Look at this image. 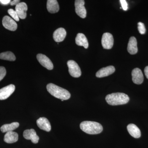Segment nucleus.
<instances>
[{
    "instance_id": "nucleus-4",
    "label": "nucleus",
    "mask_w": 148,
    "mask_h": 148,
    "mask_svg": "<svg viewBox=\"0 0 148 148\" xmlns=\"http://www.w3.org/2000/svg\"><path fill=\"white\" fill-rule=\"evenodd\" d=\"M69 69V73L71 76L77 78L81 75L82 72L80 68L75 61L69 60L67 62Z\"/></svg>"
},
{
    "instance_id": "nucleus-15",
    "label": "nucleus",
    "mask_w": 148,
    "mask_h": 148,
    "mask_svg": "<svg viewBox=\"0 0 148 148\" xmlns=\"http://www.w3.org/2000/svg\"><path fill=\"white\" fill-rule=\"evenodd\" d=\"M66 36V30L63 28H58L53 33V38L56 42H61L64 41Z\"/></svg>"
},
{
    "instance_id": "nucleus-17",
    "label": "nucleus",
    "mask_w": 148,
    "mask_h": 148,
    "mask_svg": "<svg viewBox=\"0 0 148 148\" xmlns=\"http://www.w3.org/2000/svg\"><path fill=\"white\" fill-rule=\"evenodd\" d=\"M127 130L129 134L133 138H139L141 137V131L135 125L132 123L128 125L127 126Z\"/></svg>"
},
{
    "instance_id": "nucleus-18",
    "label": "nucleus",
    "mask_w": 148,
    "mask_h": 148,
    "mask_svg": "<svg viewBox=\"0 0 148 148\" xmlns=\"http://www.w3.org/2000/svg\"><path fill=\"white\" fill-rule=\"evenodd\" d=\"M47 8L49 12L51 13H55L59 10V5L56 0H48Z\"/></svg>"
},
{
    "instance_id": "nucleus-14",
    "label": "nucleus",
    "mask_w": 148,
    "mask_h": 148,
    "mask_svg": "<svg viewBox=\"0 0 148 148\" xmlns=\"http://www.w3.org/2000/svg\"><path fill=\"white\" fill-rule=\"evenodd\" d=\"M37 124L40 129L49 132L51 130V125L48 120L45 117L40 118L37 120Z\"/></svg>"
},
{
    "instance_id": "nucleus-11",
    "label": "nucleus",
    "mask_w": 148,
    "mask_h": 148,
    "mask_svg": "<svg viewBox=\"0 0 148 148\" xmlns=\"http://www.w3.org/2000/svg\"><path fill=\"white\" fill-rule=\"evenodd\" d=\"M132 80L135 84H140L144 81V76L140 69L135 68L132 72Z\"/></svg>"
},
{
    "instance_id": "nucleus-3",
    "label": "nucleus",
    "mask_w": 148,
    "mask_h": 148,
    "mask_svg": "<svg viewBox=\"0 0 148 148\" xmlns=\"http://www.w3.org/2000/svg\"><path fill=\"white\" fill-rule=\"evenodd\" d=\"M80 127L83 131L90 135L99 134L103 130L102 125L94 121H83L80 124Z\"/></svg>"
},
{
    "instance_id": "nucleus-25",
    "label": "nucleus",
    "mask_w": 148,
    "mask_h": 148,
    "mask_svg": "<svg viewBox=\"0 0 148 148\" xmlns=\"http://www.w3.org/2000/svg\"><path fill=\"white\" fill-rule=\"evenodd\" d=\"M6 74L5 68L2 66H0V81L3 79Z\"/></svg>"
},
{
    "instance_id": "nucleus-2",
    "label": "nucleus",
    "mask_w": 148,
    "mask_h": 148,
    "mask_svg": "<svg viewBox=\"0 0 148 148\" xmlns=\"http://www.w3.org/2000/svg\"><path fill=\"white\" fill-rule=\"evenodd\" d=\"M47 89L51 95L61 100H67L71 97V94L68 90L53 84H48Z\"/></svg>"
},
{
    "instance_id": "nucleus-21",
    "label": "nucleus",
    "mask_w": 148,
    "mask_h": 148,
    "mask_svg": "<svg viewBox=\"0 0 148 148\" xmlns=\"http://www.w3.org/2000/svg\"><path fill=\"white\" fill-rule=\"evenodd\" d=\"M19 124L18 122H13L10 124L3 125L1 127L2 132H7L13 131L19 126Z\"/></svg>"
},
{
    "instance_id": "nucleus-29",
    "label": "nucleus",
    "mask_w": 148,
    "mask_h": 148,
    "mask_svg": "<svg viewBox=\"0 0 148 148\" xmlns=\"http://www.w3.org/2000/svg\"><path fill=\"white\" fill-rule=\"evenodd\" d=\"M144 72H145V75L146 77L148 79V66H146L145 70H144Z\"/></svg>"
},
{
    "instance_id": "nucleus-22",
    "label": "nucleus",
    "mask_w": 148,
    "mask_h": 148,
    "mask_svg": "<svg viewBox=\"0 0 148 148\" xmlns=\"http://www.w3.org/2000/svg\"><path fill=\"white\" fill-rule=\"evenodd\" d=\"M0 59L9 61H14L16 60V57L12 52L6 51L0 53Z\"/></svg>"
},
{
    "instance_id": "nucleus-12",
    "label": "nucleus",
    "mask_w": 148,
    "mask_h": 148,
    "mask_svg": "<svg viewBox=\"0 0 148 148\" xmlns=\"http://www.w3.org/2000/svg\"><path fill=\"white\" fill-rule=\"evenodd\" d=\"M28 7L27 4L24 2L19 3L15 7V11L18 17L21 19H25L27 17V11Z\"/></svg>"
},
{
    "instance_id": "nucleus-19",
    "label": "nucleus",
    "mask_w": 148,
    "mask_h": 148,
    "mask_svg": "<svg viewBox=\"0 0 148 148\" xmlns=\"http://www.w3.org/2000/svg\"><path fill=\"white\" fill-rule=\"evenodd\" d=\"M75 42L77 45L84 47L85 49L88 47V42L87 39L84 34L79 33L75 38Z\"/></svg>"
},
{
    "instance_id": "nucleus-23",
    "label": "nucleus",
    "mask_w": 148,
    "mask_h": 148,
    "mask_svg": "<svg viewBox=\"0 0 148 148\" xmlns=\"http://www.w3.org/2000/svg\"><path fill=\"white\" fill-rule=\"evenodd\" d=\"M8 13L14 20L16 21H19V18L16 11H14L12 9H10L8 10Z\"/></svg>"
},
{
    "instance_id": "nucleus-1",
    "label": "nucleus",
    "mask_w": 148,
    "mask_h": 148,
    "mask_svg": "<svg viewBox=\"0 0 148 148\" xmlns=\"http://www.w3.org/2000/svg\"><path fill=\"white\" fill-rule=\"evenodd\" d=\"M106 100L109 105L115 106L127 104L129 102L130 98L125 93L116 92L107 95Z\"/></svg>"
},
{
    "instance_id": "nucleus-5",
    "label": "nucleus",
    "mask_w": 148,
    "mask_h": 148,
    "mask_svg": "<svg viewBox=\"0 0 148 148\" xmlns=\"http://www.w3.org/2000/svg\"><path fill=\"white\" fill-rule=\"evenodd\" d=\"M102 45L105 49L112 48L114 45V38L112 35L109 33H104L102 38Z\"/></svg>"
},
{
    "instance_id": "nucleus-20",
    "label": "nucleus",
    "mask_w": 148,
    "mask_h": 148,
    "mask_svg": "<svg viewBox=\"0 0 148 148\" xmlns=\"http://www.w3.org/2000/svg\"><path fill=\"white\" fill-rule=\"evenodd\" d=\"M18 140V134L13 131L6 132L4 138V141L8 144L16 143Z\"/></svg>"
},
{
    "instance_id": "nucleus-16",
    "label": "nucleus",
    "mask_w": 148,
    "mask_h": 148,
    "mask_svg": "<svg viewBox=\"0 0 148 148\" xmlns=\"http://www.w3.org/2000/svg\"><path fill=\"white\" fill-rule=\"evenodd\" d=\"M127 50L128 52L132 55L136 54L138 52L137 41L135 37H130L127 45Z\"/></svg>"
},
{
    "instance_id": "nucleus-24",
    "label": "nucleus",
    "mask_w": 148,
    "mask_h": 148,
    "mask_svg": "<svg viewBox=\"0 0 148 148\" xmlns=\"http://www.w3.org/2000/svg\"><path fill=\"white\" fill-rule=\"evenodd\" d=\"M138 29L139 33L141 34H144L146 33V28L145 24L141 22H139L138 23Z\"/></svg>"
},
{
    "instance_id": "nucleus-26",
    "label": "nucleus",
    "mask_w": 148,
    "mask_h": 148,
    "mask_svg": "<svg viewBox=\"0 0 148 148\" xmlns=\"http://www.w3.org/2000/svg\"><path fill=\"white\" fill-rule=\"evenodd\" d=\"M120 2L121 4L123 9L124 10H127L128 9V6H127V3L126 1L125 0H120Z\"/></svg>"
},
{
    "instance_id": "nucleus-28",
    "label": "nucleus",
    "mask_w": 148,
    "mask_h": 148,
    "mask_svg": "<svg viewBox=\"0 0 148 148\" xmlns=\"http://www.w3.org/2000/svg\"><path fill=\"white\" fill-rule=\"evenodd\" d=\"M19 3H20V1L19 0H14V1H11L10 4L11 5H16Z\"/></svg>"
},
{
    "instance_id": "nucleus-9",
    "label": "nucleus",
    "mask_w": 148,
    "mask_h": 148,
    "mask_svg": "<svg viewBox=\"0 0 148 148\" xmlns=\"http://www.w3.org/2000/svg\"><path fill=\"white\" fill-rule=\"evenodd\" d=\"M2 24L3 26L6 29L10 31H15L17 29V25L16 22L8 16H4L3 18Z\"/></svg>"
},
{
    "instance_id": "nucleus-6",
    "label": "nucleus",
    "mask_w": 148,
    "mask_h": 148,
    "mask_svg": "<svg viewBox=\"0 0 148 148\" xmlns=\"http://www.w3.org/2000/svg\"><path fill=\"white\" fill-rule=\"evenodd\" d=\"M84 0H76L75 1V7L77 14L82 18H85L86 16V10L84 7Z\"/></svg>"
},
{
    "instance_id": "nucleus-8",
    "label": "nucleus",
    "mask_w": 148,
    "mask_h": 148,
    "mask_svg": "<svg viewBox=\"0 0 148 148\" xmlns=\"http://www.w3.org/2000/svg\"><path fill=\"white\" fill-rule=\"evenodd\" d=\"M37 58L41 65L48 70H51L53 69V66L52 62L46 56L39 53L37 55Z\"/></svg>"
},
{
    "instance_id": "nucleus-7",
    "label": "nucleus",
    "mask_w": 148,
    "mask_h": 148,
    "mask_svg": "<svg viewBox=\"0 0 148 148\" xmlns=\"http://www.w3.org/2000/svg\"><path fill=\"white\" fill-rule=\"evenodd\" d=\"M15 86L10 84L0 89V100L7 99L15 90Z\"/></svg>"
},
{
    "instance_id": "nucleus-27",
    "label": "nucleus",
    "mask_w": 148,
    "mask_h": 148,
    "mask_svg": "<svg viewBox=\"0 0 148 148\" xmlns=\"http://www.w3.org/2000/svg\"><path fill=\"white\" fill-rule=\"evenodd\" d=\"M10 0H0V3L3 5H7L10 3Z\"/></svg>"
},
{
    "instance_id": "nucleus-10",
    "label": "nucleus",
    "mask_w": 148,
    "mask_h": 148,
    "mask_svg": "<svg viewBox=\"0 0 148 148\" xmlns=\"http://www.w3.org/2000/svg\"><path fill=\"white\" fill-rule=\"evenodd\" d=\"M23 136L25 139L31 140L34 144H37L39 140V137L37 135L36 132L33 129L26 130H24Z\"/></svg>"
},
{
    "instance_id": "nucleus-13",
    "label": "nucleus",
    "mask_w": 148,
    "mask_h": 148,
    "mask_svg": "<svg viewBox=\"0 0 148 148\" xmlns=\"http://www.w3.org/2000/svg\"><path fill=\"white\" fill-rule=\"evenodd\" d=\"M115 71L114 67L110 66L102 68L96 73V76L98 78L104 77L110 75Z\"/></svg>"
}]
</instances>
